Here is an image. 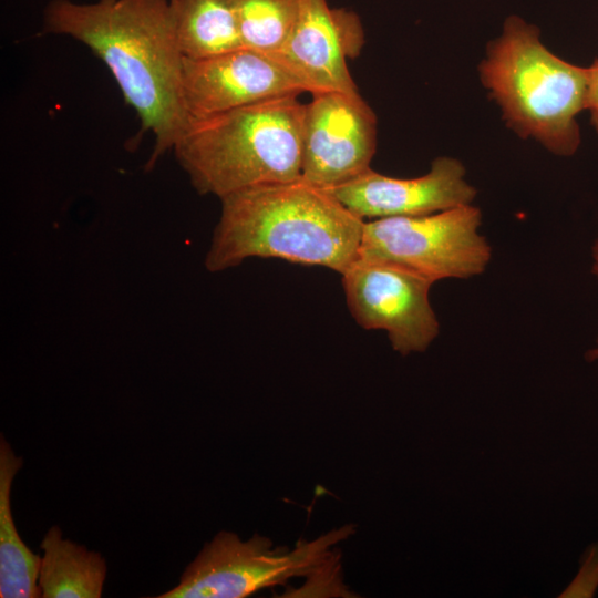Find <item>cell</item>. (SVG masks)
<instances>
[{
    "instance_id": "cell-1",
    "label": "cell",
    "mask_w": 598,
    "mask_h": 598,
    "mask_svg": "<svg viewBox=\"0 0 598 598\" xmlns=\"http://www.w3.org/2000/svg\"><path fill=\"white\" fill-rule=\"evenodd\" d=\"M43 30L81 42L106 65L154 137L148 167L173 150L188 120L172 0H51Z\"/></svg>"
},
{
    "instance_id": "cell-2",
    "label": "cell",
    "mask_w": 598,
    "mask_h": 598,
    "mask_svg": "<svg viewBox=\"0 0 598 598\" xmlns=\"http://www.w3.org/2000/svg\"><path fill=\"white\" fill-rule=\"evenodd\" d=\"M205 267L219 272L252 257L343 274L359 258L364 220L305 181L257 186L220 199Z\"/></svg>"
},
{
    "instance_id": "cell-3",
    "label": "cell",
    "mask_w": 598,
    "mask_h": 598,
    "mask_svg": "<svg viewBox=\"0 0 598 598\" xmlns=\"http://www.w3.org/2000/svg\"><path fill=\"white\" fill-rule=\"evenodd\" d=\"M305 105L292 94L189 121L172 151L196 192L219 199L300 179Z\"/></svg>"
},
{
    "instance_id": "cell-4",
    "label": "cell",
    "mask_w": 598,
    "mask_h": 598,
    "mask_svg": "<svg viewBox=\"0 0 598 598\" xmlns=\"http://www.w3.org/2000/svg\"><path fill=\"white\" fill-rule=\"evenodd\" d=\"M483 86L506 125L557 156L580 145L579 113L586 110L589 72L554 54L539 29L512 14L489 41L478 65Z\"/></svg>"
},
{
    "instance_id": "cell-5",
    "label": "cell",
    "mask_w": 598,
    "mask_h": 598,
    "mask_svg": "<svg viewBox=\"0 0 598 598\" xmlns=\"http://www.w3.org/2000/svg\"><path fill=\"white\" fill-rule=\"evenodd\" d=\"M353 533V525H344L287 548L274 547L258 534L243 540L223 530L204 545L177 586L156 598H244L296 577H308L306 594L344 597L348 591L337 584L340 567L332 548Z\"/></svg>"
},
{
    "instance_id": "cell-6",
    "label": "cell",
    "mask_w": 598,
    "mask_h": 598,
    "mask_svg": "<svg viewBox=\"0 0 598 598\" xmlns=\"http://www.w3.org/2000/svg\"><path fill=\"white\" fill-rule=\"evenodd\" d=\"M481 225L482 212L472 204L364 220L359 258L398 265L433 282L467 279L483 274L492 258Z\"/></svg>"
},
{
    "instance_id": "cell-7",
    "label": "cell",
    "mask_w": 598,
    "mask_h": 598,
    "mask_svg": "<svg viewBox=\"0 0 598 598\" xmlns=\"http://www.w3.org/2000/svg\"><path fill=\"white\" fill-rule=\"evenodd\" d=\"M350 313L368 330H384L402 355L424 352L439 336L430 279L404 267L358 258L343 274Z\"/></svg>"
},
{
    "instance_id": "cell-8",
    "label": "cell",
    "mask_w": 598,
    "mask_h": 598,
    "mask_svg": "<svg viewBox=\"0 0 598 598\" xmlns=\"http://www.w3.org/2000/svg\"><path fill=\"white\" fill-rule=\"evenodd\" d=\"M311 96L305 105L301 179L329 190L371 168L378 120L359 91Z\"/></svg>"
},
{
    "instance_id": "cell-9",
    "label": "cell",
    "mask_w": 598,
    "mask_h": 598,
    "mask_svg": "<svg viewBox=\"0 0 598 598\" xmlns=\"http://www.w3.org/2000/svg\"><path fill=\"white\" fill-rule=\"evenodd\" d=\"M303 92V83L280 60L247 48L183 59L182 101L188 122Z\"/></svg>"
},
{
    "instance_id": "cell-10",
    "label": "cell",
    "mask_w": 598,
    "mask_h": 598,
    "mask_svg": "<svg viewBox=\"0 0 598 598\" xmlns=\"http://www.w3.org/2000/svg\"><path fill=\"white\" fill-rule=\"evenodd\" d=\"M364 44L360 17L344 8H332L328 0H300L295 27L275 54L306 86L307 92H355L348 69Z\"/></svg>"
},
{
    "instance_id": "cell-11",
    "label": "cell",
    "mask_w": 598,
    "mask_h": 598,
    "mask_svg": "<svg viewBox=\"0 0 598 598\" xmlns=\"http://www.w3.org/2000/svg\"><path fill=\"white\" fill-rule=\"evenodd\" d=\"M465 175L458 159L439 156L419 177H391L370 168L329 192L363 220L419 216L472 204L477 192Z\"/></svg>"
},
{
    "instance_id": "cell-12",
    "label": "cell",
    "mask_w": 598,
    "mask_h": 598,
    "mask_svg": "<svg viewBox=\"0 0 598 598\" xmlns=\"http://www.w3.org/2000/svg\"><path fill=\"white\" fill-rule=\"evenodd\" d=\"M39 568L41 598H99L106 577V563L97 551L89 550L62 537L59 526L44 535Z\"/></svg>"
},
{
    "instance_id": "cell-13",
    "label": "cell",
    "mask_w": 598,
    "mask_h": 598,
    "mask_svg": "<svg viewBox=\"0 0 598 598\" xmlns=\"http://www.w3.org/2000/svg\"><path fill=\"white\" fill-rule=\"evenodd\" d=\"M23 458L0 436V597L39 598L41 557L18 534L11 512V488Z\"/></svg>"
},
{
    "instance_id": "cell-14",
    "label": "cell",
    "mask_w": 598,
    "mask_h": 598,
    "mask_svg": "<svg viewBox=\"0 0 598 598\" xmlns=\"http://www.w3.org/2000/svg\"><path fill=\"white\" fill-rule=\"evenodd\" d=\"M184 58L202 59L244 48L237 0H172Z\"/></svg>"
},
{
    "instance_id": "cell-15",
    "label": "cell",
    "mask_w": 598,
    "mask_h": 598,
    "mask_svg": "<svg viewBox=\"0 0 598 598\" xmlns=\"http://www.w3.org/2000/svg\"><path fill=\"white\" fill-rule=\"evenodd\" d=\"M299 8L300 0H237L243 47L277 54L295 27Z\"/></svg>"
},
{
    "instance_id": "cell-16",
    "label": "cell",
    "mask_w": 598,
    "mask_h": 598,
    "mask_svg": "<svg viewBox=\"0 0 598 598\" xmlns=\"http://www.w3.org/2000/svg\"><path fill=\"white\" fill-rule=\"evenodd\" d=\"M598 589V542L585 550L579 569L559 597L591 598Z\"/></svg>"
},
{
    "instance_id": "cell-17",
    "label": "cell",
    "mask_w": 598,
    "mask_h": 598,
    "mask_svg": "<svg viewBox=\"0 0 598 598\" xmlns=\"http://www.w3.org/2000/svg\"><path fill=\"white\" fill-rule=\"evenodd\" d=\"M589 81L586 110L590 114V121L598 134V59L588 66Z\"/></svg>"
},
{
    "instance_id": "cell-18",
    "label": "cell",
    "mask_w": 598,
    "mask_h": 598,
    "mask_svg": "<svg viewBox=\"0 0 598 598\" xmlns=\"http://www.w3.org/2000/svg\"><path fill=\"white\" fill-rule=\"evenodd\" d=\"M591 258H592L591 270H592V274L598 279V235L591 246Z\"/></svg>"
},
{
    "instance_id": "cell-19",
    "label": "cell",
    "mask_w": 598,
    "mask_h": 598,
    "mask_svg": "<svg viewBox=\"0 0 598 598\" xmlns=\"http://www.w3.org/2000/svg\"><path fill=\"white\" fill-rule=\"evenodd\" d=\"M585 359L588 362H594L598 360V338L596 340V346L585 353Z\"/></svg>"
}]
</instances>
